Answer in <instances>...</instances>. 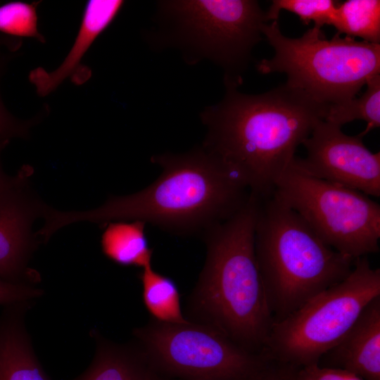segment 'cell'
Segmentation results:
<instances>
[{"mask_svg":"<svg viewBox=\"0 0 380 380\" xmlns=\"http://www.w3.org/2000/svg\"><path fill=\"white\" fill-rule=\"evenodd\" d=\"M9 140L0 141V189L6 186L13 179V177H8L4 172L1 160V153L9 144Z\"/></svg>","mask_w":380,"mask_h":380,"instance_id":"obj_26","label":"cell"},{"mask_svg":"<svg viewBox=\"0 0 380 380\" xmlns=\"http://www.w3.org/2000/svg\"><path fill=\"white\" fill-rule=\"evenodd\" d=\"M297 368L272 360L251 380H294Z\"/></svg>","mask_w":380,"mask_h":380,"instance_id":"obj_25","label":"cell"},{"mask_svg":"<svg viewBox=\"0 0 380 380\" xmlns=\"http://www.w3.org/2000/svg\"><path fill=\"white\" fill-rule=\"evenodd\" d=\"M172 380V379H171Z\"/></svg>","mask_w":380,"mask_h":380,"instance_id":"obj_27","label":"cell"},{"mask_svg":"<svg viewBox=\"0 0 380 380\" xmlns=\"http://www.w3.org/2000/svg\"><path fill=\"white\" fill-rule=\"evenodd\" d=\"M151 162L161 172L145 189L111 196L88 211L51 210L47 229L54 233L79 221L104 224L140 220L173 235L201 236L239 211L251 195L246 184L202 146L184 153L156 154Z\"/></svg>","mask_w":380,"mask_h":380,"instance_id":"obj_2","label":"cell"},{"mask_svg":"<svg viewBox=\"0 0 380 380\" xmlns=\"http://www.w3.org/2000/svg\"><path fill=\"white\" fill-rule=\"evenodd\" d=\"M379 296L380 270L366 256L357 258L343 280L272 324L264 353L296 368L318 363Z\"/></svg>","mask_w":380,"mask_h":380,"instance_id":"obj_7","label":"cell"},{"mask_svg":"<svg viewBox=\"0 0 380 380\" xmlns=\"http://www.w3.org/2000/svg\"><path fill=\"white\" fill-rule=\"evenodd\" d=\"M41 3L13 1L0 5V33L20 39L34 38L45 43V37L38 28L37 8Z\"/></svg>","mask_w":380,"mask_h":380,"instance_id":"obj_21","label":"cell"},{"mask_svg":"<svg viewBox=\"0 0 380 380\" xmlns=\"http://www.w3.org/2000/svg\"><path fill=\"white\" fill-rule=\"evenodd\" d=\"M261 31L274 55L262 60L258 71L285 73L286 84L318 103L329 106L353 99L380 73V44L337 34L328 39L315 26L298 38H290L277 21L264 23Z\"/></svg>","mask_w":380,"mask_h":380,"instance_id":"obj_6","label":"cell"},{"mask_svg":"<svg viewBox=\"0 0 380 380\" xmlns=\"http://www.w3.org/2000/svg\"><path fill=\"white\" fill-rule=\"evenodd\" d=\"M329 246L354 260L379 251L380 205L365 194L290 165L272 194Z\"/></svg>","mask_w":380,"mask_h":380,"instance_id":"obj_9","label":"cell"},{"mask_svg":"<svg viewBox=\"0 0 380 380\" xmlns=\"http://www.w3.org/2000/svg\"><path fill=\"white\" fill-rule=\"evenodd\" d=\"M321 360L327 361L324 367L348 371L363 380H380V296L364 308L350 329Z\"/></svg>","mask_w":380,"mask_h":380,"instance_id":"obj_13","label":"cell"},{"mask_svg":"<svg viewBox=\"0 0 380 380\" xmlns=\"http://www.w3.org/2000/svg\"><path fill=\"white\" fill-rule=\"evenodd\" d=\"M255 252L274 323L343 280L355 261L327 245L273 194L260 198Z\"/></svg>","mask_w":380,"mask_h":380,"instance_id":"obj_4","label":"cell"},{"mask_svg":"<svg viewBox=\"0 0 380 380\" xmlns=\"http://www.w3.org/2000/svg\"><path fill=\"white\" fill-rule=\"evenodd\" d=\"M114 221L107 224L101 236L104 255L122 266L143 269L152 265L153 249L146 235V223L140 220Z\"/></svg>","mask_w":380,"mask_h":380,"instance_id":"obj_16","label":"cell"},{"mask_svg":"<svg viewBox=\"0 0 380 380\" xmlns=\"http://www.w3.org/2000/svg\"><path fill=\"white\" fill-rule=\"evenodd\" d=\"M23 39L0 33V141L14 138L27 139L30 129L40 122L49 112L46 105L33 118L23 120L13 115L6 107L1 93V79L8 70L11 63L20 56Z\"/></svg>","mask_w":380,"mask_h":380,"instance_id":"obj_20","label":"cell"},{"mask_svg":"<svg viewBox=\"0 0 380 380\" xmlns=\"http://www.w3.org/2000/svg\"><path fill=\"white\" fill-rule=\"evenodd\" d=\"M307 155L295 157L291 166L310 177L380 196V153L367 148L358 134L349 136L341 127L318 122L303 142Z\"/></svg>","mask_w":380,"mask_h":380,"instance_id":"obj_10","label":"cell"},{"mask_svg":"<svg viewBox=\"0 0 380 380\" xmlns=\"http://www.w3.org/2000/svg\"><path fill=\"white\" fill-rule=\"evenodd\" d=\"M44 291L35 285L13 283L0 277L1 305L6 306L19 302L35 301L37 298L42 297Z\"/></svg>","mask_w":380,"mask_h":380,"instance_id":"obj_23","label":"cell"},{"mask_svg":"<svg viewBox=\"0 0 380 380\" xmlns=\"http://www.w3.org/2000/svg\"><path fill=\"white\" fill-rule=\"evenodd\" d=\"M95 352L89 367L71 380H171L162 374L133 339L121 343L97 329L89 332Z\"/></svg>","mask_w":380,"mask_h":380,"instance_id":"obj_15","label":"cell"},{"mask_svg":"<svg viewBox=\"0 0 380 380\" xmlns=\"http://www.w3.org/2000/svg\"><path fill=\"white\" fill-rule=\"evenodd\" d=\"M142 286V300L151 318L167 323H184L180 294L175 281L156 271L152 265L138 274Z\"/></svg>","mask_w":380,"mask_h":380,"instance_id":"obj_17","label":"cell"},{"mask_svg":"<svg viewBox=\"0 0 380 380\" xmlns=\"http://www.w3.org/2000/svg\"><path fill=\"white\" fill-rule=\"evenodd\" d=\"M133 340L154 367L172 380H251L270 362L248 351L217 328L188 319H151L132 331Z\"/></svg>","mask_w":380,"mask_h":380,"instance_id":"obj_8","label":"cell"},{"mask_svg":"<svg viewBox=\"0 0 380 380\" xmlns=\"http://www.w3.org/2000/svg\"><path fill=\"white\" fill-rule=\"evenodd\" d=\"M34 303L10 304L0 314V380H51L26 327L27 314Z\"/></svg>","mask_w":380,"mask_h":380,"instance_id":"obj_14","label":"cell"},{"mask_svg":"<svg viewBox=\"0 0 380 380\" xmlns=\"http://www.w3.org/2000/svg\"><path fill=\"white\" fill-rule=\"evenodd\" d=\"M259 203L251 193L239 211L201 235L205 259L186 317L217 328L254 353H264L274 323L255 252Z\"/></svg>","mask_w":380,"mask_h":380,"instance_id":"obj_3","label":"cell"},{"mask_svg":"<svg viewBox=\"0 0 380 380\" xmlns=\"http://www.w3.org/2000/svg\"><path fill=\"white\" fill-rule=\"evenodd\" d=\"M345 34L372 44H380V1L347 0L338 4L333 25Z\"/></svg>","mask_w":380,"mask_h":380,"instance_id":"obj_18","label":"cell"},{"mask_svg":"<svg viewBox=\"0 0 380 380\" xmlns=\"http://www.w3.org/2000/svg\"><path fill=\"white\" fill-rule=\"evenodd\" d=\"M23 179L18 175L0 189V277L35 285L39 276L27 264L35 247L30 227L37 210L23 191Z\"/></svg>","mask_w":380,"mask_h":380,"instance_id":"obj_11","label":"cell"},{"mask_svg":"<svg viewBox=\"0 0 380 380\" xmlns=\"http://www.w3.org/2000/svg\"><path fill=\"white\" fill-rule=\"evenodd\" d=\"M338 1L334 0H273L265 11L267 22L277 21L281 11H287L298 16L305 25L310 23L322 28L333 25Z\"/></svg>","mask_w":380,"mask_h":380,"instance_id":"obj_22","label":"cell"},{"mask_svg":"<svg viewBox=\"0 0 380 380\" xmlns=\"http://www.w3.org/2000/svg\"><path fill=\"white\" fill-rule=\"evenodd\" d=\"M153 22L151 48L177 50L191 65L208 61L223 70L224 84L239 87L267 20L255 0H163Z\"/></svg>","mask_w":380,"mask_h":380,"instance_id":"obj_5","label":"cell"},{"mask_svg":"<svg viewBox=\"0 0 380 380\" xmlns=\"http://www.w3.org/2000/svg\"><path fill=\"white\" fill-rule=\"evenodd\" d=\"M224 97L200 114L202 146L260 198L270 196L297 148L324 118L327 106L286 84L248 94L224 84Z\"/></svg>","mask_w":380,"mask_h":380,"instance_id":"obj_1","label":"cell"},{"mask_svg":"<svg viewBox=\"0 0 380 380\" xmlns=\"http://www.w3.org/2000/svg\"><path fill=\"white\" fill-rule=\"evenodd\" d=\"M294 380H363L348 371L322 367L317 363L297 368Z\"/></svg>","mask_w":380,"mask_h":380,"instance_id":"obj_24","label":"cell"},{"mask_svg":"<svg viewBox=\"0 0 380 380\" xmlns=\"http://www.w3.org/2000/svg\"><path fill=\"white\" fill-rule=\"evenodd\" d=\"M365 91L359 98H353L329 105L324 120L341 127L356 120L367 122L366 129L358 135L365 136L380 126V75L370 79Z\"/></svg>","mask_w":380,"mask_h":380,"instance_id":"obj_19","label":"cell"},{"mask_svg":"<svg viewBox=\"0 0 380 380\" xmlns=\"http://www.w3.org/2000/svg\"><path fill=\"white\" fill-rule=\"evenodd\" d=\"M124 4L122 0L87 2L74 43L59 66L52 71L42 67L30 71L29 80L39 96L49 95L68 78L75 84H82L89 79L91 70L82 64V61L95 40L116 18Z\"/></svg>","mask_w":380,"mask_h":380,"instance_id":"obj_12","label":"cell"}]
</instances>
